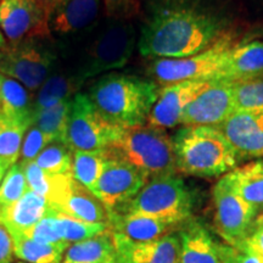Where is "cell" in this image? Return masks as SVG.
Returning <instances> with one entry per match:
<instances>
[{"label":"cell","instance_id":"obj_46","mask_svg":"<svg viewBox=\"0 0 263 263\" xmlns=\"http://www.w3.org/2000/svg\"><path fill=\"white\" fill-rule=\"evenodd\" d=\"M18 263H22V262H18Z\"/></svg>","mask_w":263,"mask_h":263},{"label":"cell","instance_id":"obj_9","mask_svg":"<svg viewBox=\"0 0 263 263\" xmlns=\"http://www.w3.org/2000/svg\"><path fill=\"white\" fill-rule=\"evenodd\" d=\"M123 128L108 123L88 95L77 93L71 100L65 144L72 151L105 153Z\"/></svg>","mask_w":263,"mask_h":263},{"label":"cell","instance_id":"obj_34","mask_svg":"<svg viewBox=\"0 0 263 263\" xmlns=\"http://www.w3.org/2000/svg\"><path fill=\"white\" fill-rule=\"evenodd\" d=\"M235 112H263V77L235 84Z\"/></svg>","mask_w":263,"mask_h":263},{"label":"cell","instance_id":"obj_22","mask_svg":"<svg viewBox=\"0 0 263 263\" xmlns=\"http://www.w3.org/2000/svg\"><path fill=\"white\" fill-rule=\"evenodd\" d=\"M84 80L73 68L57 67L38 89L33 100V118L41 111L49 108L64 100H70L78 93Z\"/></svg>","mask_w":263,"mask_h":263},{"label":"cell","instance_id":"obj_4","mask_svg":"<svg viewBox=\"0 0 263 263\" xmlns=\"http://www.w3.org/2000/svg\"><path fill=\"white\" fill-rule=\"evenodd\" d=\"M71 67L82 80L123 67L138 45L136 27L128 20L108 17L88 35ZM83 41V42H84Z\"/></svg>","mask_w":263,"mask_h":263},{"label":"cell","instance_id":"obj_15","mask_svg":"<svg viewBox=\"0 0 263 263\" xmlns=\"http://www.w3.org/2000/svg\"><path fill=\"white\" fill-rule=\"evenodd\" d=\"M212 82L184 81L161 87L146 124L161 129L180 126V118L188 105L197 95L206 90Z\"/></svg>","mask_w":263,"mask_h":263},{"label":"cell","instance_id":"obj_35","mask_svg":"<svg viewBox=\"0 0 263 263\" xmlns=\"http://www.w3.org/2000/svg\"><path fill=\"white\" fill-rule=\"evenodd\" d=\"M52 141L54 140L51 137H49L48 134L39 129L35 124H32L26 133L24 141H22L18 162L21 164L33 162L39 154Z\"/></svg>","mask_w":263,"mask_h":263},{"label":"cell","instance_id":"obj_33","mask_svg":"<svg viewBox=\"0 0 263 263\" xmlns=\"http://www.w3.org/2000/svg\"><path fill=\"white\" fill-rule=\"evenodd\" d=\"M28 190L24 166L20 162L12 164L0 184V206L12 205L18 201Z\"/></svg>","mask_w":263,"mask_h":263},{"label":"cell","instance_id":"obj_2","mask_svg":"<svg viewBox=\"0 0 263 263\" xmlns=\"http://www.w3.org/2000/svg\"><path fill=\"white\" fill-rule=\"evenodd\" d=\"M159 91V84L153 80L111 73L100 78L90 88L88 97L108 123L134 128L145 126Z\"/></svg>","mask_w":263,"mask_h":263},{"label":"cell","instance_id":"obj_30","mask_svg":"<svg viewBox=\"0 0 263 263\" xmlns=\"http://www.w3.org/2000/svg\"><path fill=\"white\" fill-rule=\"evenodd\" d=\"M71 100H64L54 106L45 108L33 118V124L52 138L54 141H66L68 116H70Z\"/></svg>","mask_w":263,"mask_h":263},{"label":"cell","instance_id":"obj_10","mask_svg":"<svg viewBox=\"0 0 263 263\" xmlns=\"http://www.w3.org/2000/svg\"><path fill=\"white\" fill-rule=\"evenodd\" d=\"M212 201L217 234L224 240V244L239 248L259 215V210L232 192L223 178L213 186Z\"/></svg>","mask_w":263,"mask_h":263},{"label":"cell","instance_id":"obj_42","mask_svg":"<svg viewBox=\"0 0 263 263\" xmlns=\"http://www.w3.org/2000/svg\"><path fill=\"white\" fill-rule=\"evenodd\" d=\"M59 2H61V0H41V3L44 6V9L47 10L48 15H50L51 10L57 6V4Z\"/></svg>","mask_w":263,"mask_h":263},{"label":"cell","instance_id":"obj_39","mask_svg":"<svg viewBox=\"0 0 263 263\" xmlns=\"http://www.w3.org/2000/svg\"><path fill=\"white\" fill-rule=\"evenodd\" d=\"M108 17L128 20L139 10V0H103Z\"/></svg>","mask_w":263,"mask_h":263},{"label":"cell","instance_id":"obj_16","mask_svg":"<svg viewBox=\"0 0 263 263\" xmlns=\"http://www.w3.org/2000/svg\"><path fill=\"white\" fill-rule=\"evenodd\" d=\"M116 250V263H180L178 232L151 241H134L111 232Z\"/></svg>","mask_w":263,"mask_h":263},{"label":"cell","instance_id":"obj_14","mask_svg":"<svg viewBox=\"0 0 263 263\" xmlns=\"http://www.w3.org/2000/svg\"><path fill=\"white\" fill-rule=\"evenodd\" d=\"M235 112V84L213 81L188 105L180 118V126L218 127Z\"/></svg>","mask_w":263,"mask_h":263},{"label":"cell","instance_id":"obj_29","mask_svg":"<svg viewBox=\"0 0 263 263\" xmlns=\"http://www.w3.org/2000/svg\"><path fill=\"white\" fill-rule=\"evenodd\" d=\"M106 157L103 153H90V151H73V163H72V177L82 184L84 188L94 193Z\"/></svg>","mask_w":263,"mask_h":263},{"label":"cell","instance_id":"obj_6","mask_svg":"<svg viewBox=\"0 0 263 263\" xmlns=\"http://www.w3.org/2000/svg\"><path fill=\"white\" fill-rule=\"evenodd\" d=\"M194 195L177 174L151 178L133 199L112 212L184 223L193 217Z\"/></svg>","mask_w":263,"mask_h":263},{"label":"cell","instance_id":"obj_13","mask_svg":"<svg viewBox=\"0 0 263 263\" xmlns=\"http://www.w3.org/2000/svg\"><path fill=\"white\" fill-rule=\"evenodd\" d=\"M147 180L146 174L132 164L121 160L106 159L93 194L108 212H112L133 199Z\"/></svg>","mask_w":263,"mask_h":263},{"label":"cell","instance_id":"obj_5","mask_svg":"<svg viewBox=\"0 0 263 263\" xmlns=\"http://www.w3.org/2000/svg\"><path fill=\"white\" fill-rule=\"evenodd\" d=\"M104 155L121 160L141 171L149 179L177 174L172 137L166 129L146 126L123 128Z\"/></svg>","mask_w":263,"mask_h":263},{"label":"cell","instance_id":"obj_12","mask_svg":"<svg viewBox=\"0 0 263 263\" xmlns=\"http://www.w3.org/2000/svg\"><path fill=\"white\" fill-rule=\"evenodd\" d=\"M103 0H61L49 15L50 34L83 42L100 24Z\"/></svg>","mask_w":263,"mask_h":263},{"label":"cell","instance_id":"obj_23","mask_svg":"<svg viewBox=\"0 0 263 263\" xmlns=\"http://www.w3.org/2000/svg\"><path fill=\"white\" fill-rule=\"evenodd\" d=\"M57 211L83 222L108 224L106 207L93 193L84 188L74 178Z\"/></svg>","mask_w":263,"mask_h":263},{"label":"cell","instance_id":"obj_32","mask_svg":"<svg viewBox=\"0 0 263 263\" xmlns=\"http://www.w3.org/2000/svg\"><path fill=\"white\" fill-rule=\"evenodd\" d=\"M28 126L18 123L0 114V159L16 163L20 159L22 141Z\"/></svg>","mask_w":263,"mask_h":263},{"label":"cell","instance_id":"obj_20","mask_svg":"<svg viewBox=\"0 0 263 263\" xmlns=\"http://www.w3.org/2000/svg\"><path fill=\"white\" fill-rule=\"evenodd\" d=\"M180 263H222L217 252V242L199 219L189 218L178 230Z\"/></svg>","mask_w":263,"mask_h":263},{"label":"cell","instance_id":"obj_37","mask_svg":"<svg viewBox=\"0 0 263 263\" xmlns=\"http://www.w3.org/2000/svg\"><path fill=\"white\" fill-rule=\"evenodd\" d=\"M239 248L248 250L259 261H263V212L256 217L248 236Z\"/></svg>","mask_w":263,"mask_h":263},{"label":"cell","instance_id":"obj_11","mask_svg":"<svg viewBox=\"0 0 263 263\" xmlns=\"http://www.w3.org/2000/svg\"><path fill=\"white\" fill-rule=\"evenodd\" d=\"M0 28L11 42L50 37L49 15L41 0H0Z\"/></svg>","mask_w":263,"mask_h":263},{"label":"cell","instance_id":"obj_21","mask_svg":"<svg viewBox=\"0 0 263 263\" xmlns=\"http://www.w3.org/2000/svg\"><path fill=\"white\" fill-rule=\"evenodd\" d=\"M51 206L48 200L32 190H28L18 201L3 207L0 224L8 229L9 234L25 233L48 215Z\"/></svg>","mask_w":263,"mask_h":263},{"label":"cell","instance_id":"obj_26","mask_svg":"<svg viewBox=\"0 0 263 263\" xmlns=\"http://www.w3.org/2000/svg\"><path fill=\"white\" fill-rule=\"evenodd\" d=\"M61 263H116V250L111 230L70 245Z\"/></svg>","mask_w":263,"mask_h":263},{"label":"cell","instance_id":"obj_8","mask_svg":"<svg viewBox=\"0 0 263 263\" xmlns=\"http://www.w3.org/2000/svg\"><path fill=\"white\" fill-rule=\"evenodd\" d=\"M235 43L234 34L230 32L210 48L190 57L154 59L149 73L162 87L184 81H215Z\"/></svg>","mask_w":263,"mask_h":263},{"label":"cell","instance_id":"obj_41","mask_svg":"<svg viewBox=\"0 0 263 263\" xmlns=\"http://www.w3.org/2000/svg\"><path fill=\"white\" fill-rule=\"evenodd\" d=\"M12 162H10L9 160H5V159H0V184H2L3 179H4L5 174L8 171L10 170V167L12 166Z\"/></svg>","mask_w":263,"mask_h":263},{"label":"cell","instance_id":"obj_40","mask_svg":"<svg viewBox=\"0 0 263 263\" xmlns=\"http://www.w3.org/2000/svg\"><path fill=\"white\" fill-rule=\"evenodd\" d=\"M14 244L8 229L0 224V263H11L14 259Z\"/></svg>","mask_w":263,"mask_h":263},{"label":"cell","instance_id":"obj_25","mask_svg":"<svg viewBox=\"0 0 263 263\" xmlns=\"http://www.w3.org/2000/svg\"><path fill=\"white\" fill-rule=\"evenodd\" d=\"M0 114L31 127L33 100L27 88L20 82L0 73Z\"/></svg>","mask_w":263,"mask_h":263},{"label":"cell","instance_id":"obj_1","mask_svg":"<svg viewBox=\"0 0 263 263\" xmlns=\"http://www.w3.org/2000/svg\"><path fill=\"white\" fill-rule=\"evenodd\" d=\"M230 24L218 0H147L138 48L144 58L190 57L232 32Z\"/></svg>","mask_w":263,"mask_h":263},{"label":"cell","instance_id":"obj_31","mask_svg":"<svg viewBox=\"0 0 263 263\" xmlns=\"http://www.w3.org/2000/svg\"><path fill=\"white\" fill-rule=\"evenodd\" d=\"M39 168L50 174L72 176L73 151L61 141H52L34 160Z\"/></svg>","mask_w":263,"mask_h":263},{"label":"cell","instance_id":"obj_3","mask_svg":"<svg viewBox=\"0 0 263 263\" xmlns=\"http://www.w3.org/2000/svg\"><path fill=\"white\" fill-rule=\"evenodd\" d=\"M172 141L178 173L216 178L236 168L241 161L217 127L183 126Z\"/></svg>","mask_w":263,"mask_h":263},{"label":"cell","instance_id":"obj_17","mask_svg":"<svg viewBox=\"0 0 263 263\" xmlns=\"http://www.w3.org/2000/svg\"><path fill=\"white\" fill-rule=\"evenodd\" d=\"M217 128L240 160L263 159V112H234Z\"/></svg>","mask_w":263,"mask_h":263},{"label":"cell","instance_id":"obj_45","mask_svg":"<svg viewBox=\"0 0 263 263\" xmlns=\"http://www.w3.org/2000/svg\"><path fill=\"white\" fill-rule=\"evenodd\" d=\"M259 262H261V263H263V261H259Z\"/></svg>","mask_w":263,"mask_h":263},{"label":"cell","instance_id":"obj_44","mask_svg":"<svg viewBox=\"0 0 263 263\" xmlns=\"http://www.w3.org/2000/svg\"><path fill=\"white\" fill-rule=\"evenodd\" d=\"M2 209H3V207H2V206H0V212H2Z\"/></svg>","mask_w":263,"mask_h":263},{"label":"cell","instance_id":"obj_43","mask_svg":"<svg viewBox=\"0 0 263 263\" xmlns=\"http://www.w3.org/2000/svg\"><path fill=\"white\" fill-rule=\"evenodd\" d=\"M5 47V39H4V35H3L2 31H0V49Z\"/></svg>","mask_w":263,"mask_h":263},{"label":"cell","instance_id":"obj_28","mask_svg":"<svg viewBox=\"0 0 263 263\" xmlns=\"http://www.w3.org/2000/svg\"><path fill=\"white\" fill-rule=\"evenodd\" d=\"M54 228L61 241L67 242H80L84 240L95 238L108 230V224L104 223H88L74 219L72 217L64 215V213L54 211Z\"/></svg>","mask_w":263,"mask_h":263},{"label":"cell","instance_id":"obj_36","mask_svg":"<svg viewBox=\"0 0 263 263\" xmlns=\"http://www.w3.org/2000/svg\"><path fill=\"white\" fill-rule=\"evenodd\" d=\"M54 211L55 210L50 209L48 215L39 221L37 224L33 226L31 229H28L25 233H17V234H25L28 238L43 244H60L61 241L60 236L58 235L57 230L54 228Z\"/></svg>","mask_w":263,"mask_h":263},{"label":"cell","instance_id":"obj_38","mask_svg":"<svg viewBox=\"0 0 263 263\" xmlns=\"http://www.w3.org/2000/svg\"><path fill=\"white\" fill-rule=\"evenodd\" d=\"M217 252L222 263H261L254 254L245 249L233 248L217 242Z\"/></svg>","mask_w":263,"mask_h":263},{"label":"cell","instance_id":"obj_7","mask_svg":"<svg viewBox=\"0 0 263 263\" xmlns=\"http://www.w3.org/2000/svg\"><path fill=\"white\" fill-rule=\"evenodd\" d=\"M58 59L57 49L45 39L11 42L0 49V73L34 91L58 67Z\"/></svg>","mask_w":263,"mask_h":263},{"label":"cell","instance_id":"obj_19","mask_svg":"<svg viewBox=\"0 0 263 263\" xmlns=\"http://www.w3.org/2000/svg\"><path fill=\"white\" fill-rule=\"evenodd\" d=\"M183 223H174L155 217L108 212V229L134 241H151L178 232Z\"/></svg>","mask_w":263,"mask_h":263},{"label":"cell","instance_id":"obj_27","mask_svg":"<svg viewBox=\"0 0 263 263\" xmlns=\"http://www.w3.org/2000/svg\"><path fill=\"white\" fill-rule=\"evenodd\" d=\"M14 244V254L28 263H61L70 244H43L25 234H10Z\"/></svg>","mask_w":263,"mask_h":263},{"label":"cell","instance_id":"obj_24","mask_svg":"<svg viewBox=\"0 0 263 263\" xmlns=\"http://www.w3.org/2000/svg\"><path fill=\"white\" fill-rule=\"evenodd\" d=\"M222 178L232 192L263 212V159L236 167Z\"/></svg>","mask_w":263,"mask_h":263},{"label":"cell","instance_id":"obj_18","mask_svg":"<svg viewBox=\"0 0 263 263\" xmlns=\"http://www.w3.org/2000/svg\"><path fill=\"white\" fill-rule=\"evenodd\" d=\"M263 77V39L235 43L215 81L239 84Z\"/></svg>","mask_w":263,"mask_h":263}]
</instances>
